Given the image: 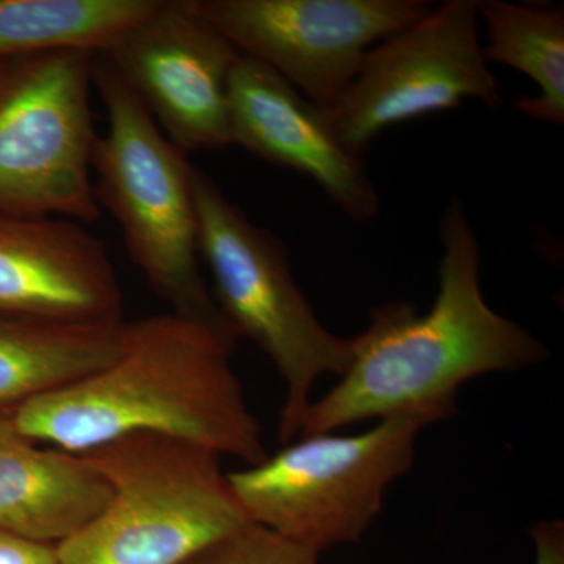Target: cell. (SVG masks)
I'll return each mask as SVG.
<instances>
[{
    "label": "cell",
    "mask_w": 564,
    "mask_h": 564,
    "mask_svg": "<svg viewBox=\"0 0 564 564\" xmlns=\"http://www.w3.org/2000/svg\"><path fill=\"white\" fill-rule=\"evenodd\" d=\"M443 258L433 306L389 303L370 313L339 383L313 400L299 436L336 432L362 421L410 419L423 426L455 414L459 388L481 375L513 372L547 359V348L486 302L481 252L462 202L441 220Z\"/></svg>",
    "instance_id": "1"
},
{
    "label": "cell",
    "mask_w": 564,
    "mask_h": 564,
    "mask_svg": "<svg viewBox=\"0 0 564 564\" xmlns=\"http://www.w3.org/2000/svg\"><path fill=\"white\" fill-rule=\"evenodd\" d=\"M237 337L177 313L122 322L117 358L11 415L24 440L73 454L135 433L202 445L247 466L267 456L232 367Z\"/></svg>",
    "instance_id": "2"
},
{
    "label": "cell",
    "mask_w": 564,
    "mask_h": 564,
    "mask_svg": "<svg viewBox=\"0 0 564 564\" xmlns=\"http://www.w3.org/2000/svg\"><path fill=\"white\" fill-rule=\"evenodd\" d=\"M93 84L109 120L91 152L99 207L120 225L133 265L173 313L234 334L202 272L193 163L101 54L96 55Z\"/></svg>",
    "instance_id": "3"
},
{
    "label": "cell",
    "mask_w": 564,
    "mask_h": 564,
    "mask_svg": "<svg viewBox=\"0 0 564 564\" xmlns=\"http://www.w3.org/2000/svg\"><path fill=\"white\" fill-rule=\"evenodd\" d=\"M82 455L106 478L110 500L57 545L61 564H187L251 524L221 456L202 445L135 433Z\"/></svg>",
    "instance_id": "4"
},
{
    "label": "cell",
    "mask_w": 564,
    "mask_h": 564,
    "mask_svg": "<svg viewBox=\"0 0 564 564\" xmlns=\"http://www.w3.org/2000/svg\"><path fill=\"white\" fill-rule=\"evenodd\" d=\"M199 258L209 269L212 296L237 339L247 337L273 362L285 384L280 441L291 444L325 375L343 377L355 340L323 326L292 276L288 250L251 221L209 174L193 165Z\"/></svg>",
    "instance_id": "5"
},
{
    "label": "cell",
    "mask_w": 564,
    "mask_h": 564,
    "mask_svg": "<svg viewBox=\"0 0 564 564\" xmlns=\"http://www.w3.org/2000/svg\"><path fill=\"white\" fill-rule=\"evenodd\" d=\"M423 429L389 419L351 436L306 434L228 478L252 524L321 555L361 540L388 489L413 466Z\"/></svg>",
    "instance_id": "6"
},
{
    "label": "cell",
    "mask_w": 564,
    "mask_h": 564,
    "mask_svg": "<svg viewBox=\"0 0 564 564\" xmlns=\"http://www.w3.org/2000/svg\"><path fill=\"white\" fill-rule=\"evenodd\" d=\"M95 52L0 61V212L95 223Z\"/></svg>",
    "instance_id": "7"
},
{
    "label": "cell",
    "mask_w": 564,
    "mask_h": 564,
    "mask_svg": "<svg viewBox=\"0 0 564 564\" xmlns=\"http://www.w3.org/2000/svg\"><path fill=\"white\" fill-rule=\"evenodd\" d=\"M478 21L475 0H447L375 44L340 101L326 110L344 147L362 155L384 129L466 99L499 109L502 93L485 61Z\"/></svg>",
    "instance_id": "8"
},
{
    "label": "cell",
    "mask_w": 564,
    "mask_h": 564,
    "mask_svg": "<svg viewBox=\"0 0 564 564\" xmlns=\"http://www.w3.org/2000/svg\"><path fill=\"white\" fill-rule=\"evenodd\" d=\"M185 9L322 109L343 98L375 44L422 18L429 0H182Z\"/></svg>",
    "instance_id": "9"
},
{
    "label": "cell",
    "mask_w": 564,
    "mask_h": 564,
    "mask_svg": "<svg viewBox=\"0 0 564 564\" xmlns=\"http://www.w3.org/2000/svg\"><path fill=\"white\" fill-rule=\"evenodd\" d=\"M101 55L182 152L232 147L229 82L240 52L182 0H158Z\"/></svg>",
    "instance_id": "10"
},
{
    "label": "cell",
    "mask_w": 564,
    "mask_h": 564,
    "mask_svg": "<svg viewBox=\"0 0 564 564\" xmlns=\"http://www.w3.org/2000/svg\"><path fill=\"white\" fill-rule=\"evenodd\" d=\"M232 144L314 181L344 215L378 217L380 196L362 155L334 132L328 113L280 74L240 54L229 82Z\"/></svg>",
    "instance_id": "11"
},
{
    "label": "cell",
    "mask_w": 564,
    "mask_h": 564,
    "mask_svg": "<svg viewBox=\"0 0 564 564\" xmlns=\"http://www.w3.org/2000/svg\"><path fill=\"white\" fill-rule=\"evenodd\" d=\"M106 243L80 223L0 212V317L47 323L122 321Z\"/></svg>",
    "instance_id": "12"
},
{
    "label": "cell",
    "mask_w": 564,
    "mask_h": 564,
    "mask_svg": "<svg viewBox=\"0 0 564 564\" xmlns=\"http://www.w3.org/2000/svg\"><path fill=\"white\" fill-rule=\"evenodd\" d=\"M109 500L106 478L82 454L24 437L0 447V533L57 547Z\"/></svg>",
    "instance_id": "13"
},
{
    "label": "cell",
    "mask_w": 564,
    "mask_h": 564,
    "mask_svg": "<svg viewBox=\"0 0 564 564\" xmlns=\"http://www.w3.org/2000/svg\"><path fill=\"white\" fill-rule=\"evenodd\" d=\"M122 322L0 317V419L109 366L121 350Z\"/></svg>",
    "instance_id": "14"
},
{
    "label": "cell",
    "mask_w": 564,
    "mask_h": 564,
    "mask_svg": "<svg viewBox=\"0 0 564 564\" xmlns=\"http://www.w3.org/2000/svg\"><path fill=\"white\" fill-rule=\"evenodd\" d=\"M484 21L488 63L510 66L534 82L538 93L521 96L514 107L532 120L564 124V10L562 7L484 0L477 2Z\"/></svg>",
    "instance_id": "15"
},
{
    "label": "cell",
    "mask_w": 564,
    "mask_h": 564,
    "mask_svg": "<svg viewBox=\"0 0 564 564\" xmlns=\"http://www.w3.org/2000/svg\"><path fill=\"white\" fill-rule=\"evenodd\" d=\"M158 0H0V61L35 52L101 54Z\"/></svg>",
    "instance_id": "16"
},
{
    "label": "cell",
    "mask_w": 564,
    "mask_h": 564,
    "mask_svg": "<svg viewBox=\"0 0 564 564\" xmlns=\"http://www.w3.org/2000/svg\"><path fill=\"white\" fill-rule=\"evenodd\" d=\"M321 555L258 524H248L187 564H321Z\"/></svg>",
    "instance_id": "17"
},
{
    "label": "cell",
    "mask_w": 564,
    "mask_h": 564,
    "mask_svg": "<svg viewBox=\"0 0 564 564\" xmlns=\"http://www.w3.org/2000/svg\"><path fill=\"white\" fill-rule=\"evenodd\" d=\"M0 564H61L57 547L0 533Z\"/></svg>",
    "instance_id": "18"
},
{
    "label": "cell",
    "mask_w": 564,
    "mask_h": 564,
    "mask_svg": "<svg viewBox=\"0 0 564 564\" xmlns=\"http://www.w3.org/2000/svg\"><path fill=\"white\" fill-rule=\"evenodd\" d=\"M534 564H564V524L541 521L532 527Z\"/></svg>",
    "instance_id": "19"
},
{
    "label": "cell",
    "mask_w": 564,
    "mask_h": 564,
    "mask_svg": "<svg viewBox=\"0 0 564 564\" xmlns=\"http://www.w3.org/2000/svg\"><path fill=\"white\" fill-rule=\"evenodd\" d=\"M17 429H14L13 422L10 419H0V447L2 445L13 443V441L20 440Z\"/></svg>",
    "instance_id": "20"
}]
</instances>
